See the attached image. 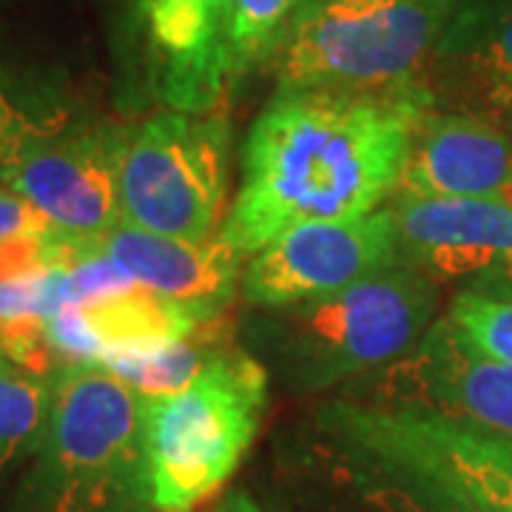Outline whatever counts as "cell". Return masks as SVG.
Masks as SVG:
<instances>
[{"mask_svg":"<svg viewBox=\"0 0 512 512\" xmlns=\"http://www.w3.org/2000/svg\"><path fill=\"white\" fill-rule=\"evenodd\" d=\"M501 126L507 128V134H510V137H512V109L507 111L504 117H501Z\"/></svg>","mask_w":512,"mask_h":512,"instance_id":"obj_26","label":"cell"},{"mask_svg":"<svg viewBox=\"0 0 512 512\" xmlns=\"http://www.w3.org/2000/svg\"><path fill=\"white\" fill-rule=\"evenodd\" d=\"M302 0H234L228 32L231 83L274 63Z\"/></svg>","mask_w":512,"mask_h":512,"instance_id":"obj_20","label":"cell"},{"mask_svg":"<svg viewBox=\"0 0 512 512\" xmlns=\"http://www.w3.org/2000/svg\"><path fill=\"white\" fill-rule=\"evenodd\" d=\"M436 311L439 282L399 259L345 291L282 308L276 345L305 387L356 382L416 348Z\"/></svg>","mask_w":512,"mask_h":512,"instance_id":"obj_5","label":"cell"},{"mask_svg":"<svg viewBox=\"0 0 512 512\" xmlns=\"http://www.w3.org/2000/svg\"><path fill=\"white\" fill-rule=\"evenodd\" d=\"M467 291L484 293V296H498V299H512V254L498 259L493 268L476 276Z\"/></svg>","mask_w":512,"mask_h":512,"instance_id":"obj_24","label":"cell"},{"mask_svg":"<svg viewBox=\"0 0 512 512\" xmlns=\"http://www.w3.org/2000/svg\"><path fill=\"white\" fill-rule=\"evenodd\" d=\"M43 225H49V222L43 220L20 194L0 183V245H6L9 239L20 237L26 231L43 228Z\"/></svg>","mask_w":512,"mask_h":512,"instance_id":"obj_23","label":"cell"},{"mask_svg":"<svg viewBox=\"0 0 512 512\" xmlns=\"http://www.w3.org/2000/svg\"><path fill=\"white\" fill-rule=\"evenodd\" d=\"M148 92L165 109L208 114L231 86L228 32L234 0H126Z\"/></svg>","mask_w":512,"mask_h":512,"instance_id":"obj_10","label":"cell"},{"mask_svg":"<svg viewBox=\"0 0 512 512\" xmlns=\"http://www.w3.org/2000/svg\"><path fill=\"white\" fill-rule=\"evenodd\" d=\"M268 407V373L228 348L183 390L143 399L151 507L191 512L234 476Z\"/></svg>","mask_w":512,"mask_h":512,"instance_id":"obj_3","label":"cell"},{"mask_svg":"<svg viewBox=\"0 0 512 512\" xmlns=\"http://www.w3.org/2000/svg\"><path fill=\"white\" fill-rule=\"evenodd\" d=\"M399 262L390 208L356 220L302 222L276 234L242 268L239 291L254 308L282 311L316 302Z\"/></svg>","mask_w":512,"mask_h":512,"instance_id":"obj_9","label":"cell"},{"mask_svg":"<svg viewBox=\"0 0 512 512\" xmlns=\"http://www.w3.org/2000/svg\"><path fill=\"white\" fill-rule=\"evenodd\" d=\"M231 345V328L225 322V313L205 322L185 339H177L171 345H163L146 353H111L103 356L97 365L111 370L143 399H157L183 390L200 376L205 367Z\"/></svg>","mask_w":512,"mask_h":512,"instance_id":"obj_17","label":"cell"},{"mask_svg":"<svg viewBox=\"0 0 512 512\" xmlns=\"http://www.w3.org/2000/svg\"><path fill=\"white\" fill-rule=\"evenodd\" d=\"M228 123L217 111L165 109L123 128L120 214L160 237L205 242L225 222Z\"/></svg>","mask_w":512,"mask_h":512,"instance_id":"obj_7","label":"cell"},{"mask_svg":"<svg viewBox=\"0 0 512 512\" xmlns=\"http://www.w3.org/2000/svg\"><path fill=\"white\" fill-rule=\"evenodd\" d=\"M80 313L92 330L97 362L111 353H146L163 348L217 319V313L171 302L140 285L117 296L86 302L80 305Z\"/></svg>","mask_w":512,"mask_h":512,"instance_id":"obj_16","label":"cell"},{"mask_svg":"<svg viewBox=\"0 0 512 512\" xmlns=\"http://www.w3.org/2000/svg\"><path fill=\"white\" fill-rule=\"evenodd\" d=\"M356 478H359V498L370 512H470L419 484L387 476L367 464H362V473H356Z\"/></svg>","mask_w":512,"mask_h":512,"instance_id":"obj_22","label":"cell"},{"mask_svg":"<svg viewBox=\"0 0 512 512\" xmlns=\"http://www.w3.org/2000/svg\"><path fill=\"white\" fill-rule=\"evenodd\" d=\"M319 424L356 461L470 512H512V439L436 413L330 402Z\"/></svg>","mask_w":512,"mask_h":512,"instance_id":"obj_6","label":"cell"},{"mask_svg":"<svg viewBox=\"0 0 512 512\" xmlns=\"http://www.w3.org/2000/svg\"><path fill=\"white\" fill-rule=\"evenodd\" d=\"M94 248L114 259L140 288L217 316L225 313L237 293L245 265V256L237 254L220 234L191 242L148 234L126 222L103 234Z\"/></svg>","mask_w":512,"mask_h":512,"instance_id":"obj_15","label":"cell"},{"mask_svg":"<svg viewBox=\"0 0 512 512\" xmlns=\"http://www.w3.org/2000/svg\"><path fill=\"white\" fill-rule=\"evenodd\" d=\"M387 208L399 259L436 282L476 279L512 254V208L504 202L393 194Z\"/></svg>","mask_w":512,"mask_h":512,"instance_id":"obj_12","label":"cell"},{"mask_svg":"<svg viewBox=\"0 0 512 512\" xmlns=\"http://www.w3.org/2000/svg\"><path fill=\"white\" fill-rule=\"evenodd\" d=\"M52 410V379L0 348V484L35 456Z\"/></svg>","mask_w":512,"mask_h":512,"instance_id":"obj_19","label":"cell"},{"mask_svg":"<svg viewBox=\"0 0 512 512\" xmlns=\"http://www.w3.org/2000/svg\"><path fill=\"white\" fill-rule=\"evenodd\" d=\"M353 402L436 413L512 439V365L493 359L450 316L382 370L356 379Z\"/></svg>","mask_w":512,"mask_h":512,"instance_id":"obj_8","label":"cell"},{"mask_svg":"<svg viewBox=\"0 0 512 512\" xmlns=\"http://www.w3.org/2000/svg\"><path fill=\"white\" fill-rule=\"evenodd\" d=\"M120 137V126H69L6 165L0 183L60 234L94 242L123 222Z\"/></svg>","mask_w":512,"mask_h":512,"instance_id":"obj_11","label":"cell"},{"mask_svg":"<svg viewBox=\"0 0 512 512\" xmlns=\"http://www.w3.org/2000/svg\"><path fill=\"white\" fill-rule=\"evenodd\" d=\"M478 348L493 359L512 365V299L484 296V293H458L447 313Z\"/></svg>","mask_w":512,"mask_h":512,"instance_id":"obj_21","label":"cell"},{"mask_svg":"<svg viewBox=\"0 0 512 512\" xmlns=\"http://www.w3.org/2000/svg\"><path fill=\"white\" fill-rule=\"evenodd\" d=\"M217 512H262V510L256 507L254 498H248L245 493H234L222 501V507Z\"/></svg>","mask_w":512,"mask_h":512,"instance_id":"obj_25","label":"cell"},{"mask_svg":"<svg viewBox=\"0 0 512 512\" xmlns=\"http://www.w3.org/2000/svg\"><path fill=\"white\" fill-rule=\"evenodd\" d=\"M512 185V137L498 120L430 109L407 148L396 194L498 200Z\"/></svg>","mask_w":512,"mask_h":512,"instance_id":"obj_14","label":"cell"},{"mask_svg":"<svg viewBox=\"0 0 512 512\" xmlns=\"http://www.w3.org/2000/svg\"><path fill=\"white\" fill-rule=\"evenodd\" d=\"M421 83L436 109L501 123L512 109V0H458Z\"/></svg>","mask_w":512,"mask_h":512,"instance_id":"obj_13","label":"cell"},{"mask_svg":"<svg viewBox=\"0 0 512 512\" xmlns=\"http://www.w3.org/2000/svg\"><path fill=\"white\" fill-rule=\"evenodd\" d=\"M143 396L97 362L52 376L46 433L12 512H148Z\"/></svg>","mask_w":512,"mask_h":512,"instance_id":"obj_2","label":"cell"},{"mask_svg":"<svg viewBox=\"0 0 512 512\" xmlns=\"http://www.w3.org/2000/svg\"><path fill=\"white\" fill-rule=\"evenodd\" d=\"M430 109L436 103L421 83L387 92L276 89L248 131L220 237L251 259L293 225L379 211L396 194L413 131Z\"/></svg>","mask_w":512,"mask_h":512,"instance_id":"obj_1","label":"cell"},{"mask_svg":"<svg viewBox=\"0 0 512 512\" xmlns=\"http://www.w3.org/2000/svg\"><path fill=\"white\" fill-rule=\"evenodd\" d=\"M456 3L302 0L274 60L276 89L387 92L416 86Z\"/></svg>","mask_w":512,"mask_h":512,"instance_id":"obj_4","label":"cell"},{"mask_svg":"<svg viewBox=\"0 0 512 512\" xmlns=\"http://www.w3.org/2000/svg\"><path fill=\"white\" fill-rule=\"evenodd\" d=\"M69 126L72 111L63 94L0 57V171Z\"/></svg>","mask_w":512,"mask_h":512,"instance_id":"obj_18","label":"cell"}]
</instances>
